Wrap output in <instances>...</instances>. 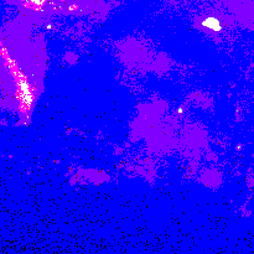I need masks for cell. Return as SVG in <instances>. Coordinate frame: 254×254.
I'll return each instance as SVG.
<instances>
[{
  "instance_id": "obj_1",
  "label": "cell",
  "mask_w": 254,
  "mask_h": 254,
  "mask_svg": "<svg viewBox=\"0 0 254 254\" xmlns=\"http://www.w3.org/2000/svg\"><path fill=\"white\" fill-rule=\"evenodd\" d=\"M203 25H205L206 27H208V29L215 30V31H217V30L221 29L220 21H218L217 19H213V17H210V19L205 20V21H203Z\"/></svg>"
}]
</instances>
